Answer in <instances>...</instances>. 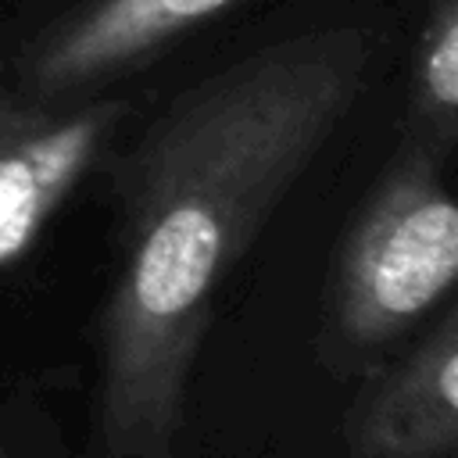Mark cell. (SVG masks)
<instances>
[{
    "instance_id": "cell-1",
    "label": "cell",
    "mask_w": 458,
    "mask_h": 458,
    "mask_svg": "<svg viewBox=\"0 0 458 458\" xmlns=\"http://www.w3.org/2000/svg\"><path fill=\"white\" fill-rule=\"evenodd\" d=\"M372 57L361 21L272 39L186 86L132 147L100 322L111 458H175L215 297L354 111Z\"/></svg>"
},
{
    "instance_id": "cell-2",
    "label": "cell",
    "mask_w": 458,
    "mask_h": 458,
    "mask_svg": "<svg viewBox=\"0 0 458 458\" xmlns=\"http://www.w3.org/2000/svg\"><path fill=\"white\" fill-rule=\"evenodd\" d=\"M437 150L401 140L340 240L326 354L347 372L447 304L458 279V208Z\"/></svg>"
},
{
    "instance_id": "cell-3",
    "label": "cell",
    "mask_w": 458,
    "mask_h": 458,
    "mask_svg": "<svg viewBox=\"0 0 458 458\" xmlns=\"http://www.w3.org/2000/svg\"><path fill=\"white\" fill-rule=\"evenodd\" d=\"M122 114V100H0V268L29 254Z\"/></svg>"
},
{
    "instance_id": "cell-4",
    "label": "cell",
    "mask_w": 458,
    "mask_h": 458,
    "mask_svg": "<svg viewBox=\"0 0 458 458\" xmlns=\"http://www.w3.org/2000/svg\"><path fill=\"white\" fill-rule=\"evenodd\" d=\"M236 0H82L54 21L21 68L36 100H68L114 82Z\"/></svg>"
},
{
    "instance_id": "cell-5",
    "label": "cell",
    "mask_w": 458,
    "mask_h": 458,
    "mask_svg": "<svg viewBox=\"0 0 458 458\" xmlns=\"http://www.w3.org/2000/svg\"><path fill=\"white\" fill-rule=\"evenodd\" d=\"M354 458H454L458 451V308L444 304L422 340L365 386L351 411Z\"/></svg>"
},
{
    "instance_id": "cell-6",
    "label": "cell",
    "mask_w": 458,
    "mask_h": 458,
    "mask_svg": "<svg viewBox=\"0 0 458 458\" xmlns=\"http://www.w3.org/2000/svg\"><path fill=\"white\" fill-rule=\"evenodd\" d=\"M404 136L451 157L458 143V0H426L411 54Z\"/></svg>"
},
{
    "instance_id": "cell-7",
    "label": "cell",
    "mask_w": 458,
    "mask_h": 458,
    "mask_svg": "<svg viewBox=\"0 0 458 458\" xmlns=\"http://www.w3.org/2000/svg\"><path fill=\"white\" fill-rule=\"evenodd\" d=\"M0 458H7V454H4V451H0Z\"/></svg>"
}]
</instances>
